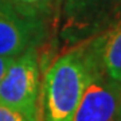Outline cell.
I'll list each match as a JSON object with an SVG mask.
<instances>
[{"instance_id": "obj_9", "label": "cell", "mask_w": 121, "mask_h": 121, "mask_svg": "<svg viewBox=\"0 0 121 121\" xmlns=\"http://www.w3.org/2000/svg\"><path fill=\"white\" fill-rule=\"evenodd\" d=\"M13 59H15V58H12V56L0 55V82H1V79H3V77H4L7 69L9 67V65L13 62Z\"/></svg>"}, {"instance_id": "obj_3", "label": "cell", "mask_w": 121, "mask_h": 121, "mask_svg": "<svg viewBox=\"0 0 121 121\" xmlns=\"http://www.w3.org/2000/svg\"><path fill=\"white\" fill-rule=\"evenodd\" d=\"M89 79L71 121H121V83L109 78L82 42Z\"/></svg>"}, {"instance_id": "obj_1", "label": "cell", "mask_w": 121, "mask_h": 121, "mask_svg": "<svg viewBox=\"0 0 121 121\" xmlns=\"http://www.w3.org/2000/svg\"><path fill=\"white\" fill-rule=\"evenodd\" d=\"M89 79L82 43L59 56L44 75V121H71Z\"/></svg>"}, {"instance_id": "obj_8", "label": "cell", "mask_w": 121, "mask_h": 121, "mask_svg": "<svg viewBox=\"0 0 121 121\" xmlns=\"http://www.w3.org/2000/svg\"><path fill=\"white\" fill-rule=\"evenodd\" d=\"M0 121H31L22 112L0 104Z\"/></svg>"}, {"instance_id": "obj_2", "label": "cell", "mask_w": 121, "mask_h": 121, "mask_svg": "<svg viewBox=\"0 0 121 121\" xmlns=\"http://www.w3.org/2000/svg\"><path fill=\"white\" fill-rule=\"evenodd\" d=\"M38 48L30 47L16 56L0 82V104L22 112L31 121H39Z\"/></svg>"}, {"instance_id": "obj_10", "label": "cell", "mask_w": 121, "mask_h": 121, "mask_svg": "<svg viewBox=\"0 0 121 121\" xmlns=\"http://www.w3.org/2000/svg\"><path fill=\"white\" fill-rule=\"evenodd\" d=\"M1 3H3V1H1V0H0V4H1Z\"/></svg>"}, {"instance_id": "obj_5", "label": "cell", "mask_w": 121, "mask_h": 121, "mask_svg": "<svg viewBox=\"0 0 121 121\" xmlns=\"http://www.w3.org/2000/svg\"><path fill=\"white\" fill-rule=\"evenodd\" d=\"M46 35V16L0 4V55L16 58L30 47H38Z\"/></svg>"}, {"instance_id": "obj_7", "label": "cell", "mask_w": 121, "mask_h": 121, "mask_svg": "<svg viewBox=\"0 0 121 121\" xmlns=\"http://www.w3.org/2000/svg\"><path fill=\"white\" fill-rule=\"evenodd\" d=\"M1 1L9 3L20 9L38 13L42 16H47L54 3V0H1Z\"/></svg>"}, {"instance_id": "obj_6", "label": "cell", "mask_w": 121, "mask_h": 121, "mask_svg": "<svg viewBox=\"0 0 121 121\" xmlns=\"http://www.w3.org/2000/svg\"><path fill=\"white\" fill-rule=\"evenodd\" d=\"M83 43L105 74L121 83V16Z\"/></svg>"}, {"instance_id": "obj_4", "label": "cell", "mask_w": 121, "mask_h": 121, "mask_svg": "<svg viewBox=\"0 0 121 121\" xmlns=\"http://www.w3.org/2000/svg\"><path fill=\"white\" fill-rule=\"evenodd\" d=\"M121 16V0H63L62 38L79 44Z\"/></svg>"}]
</instances>
